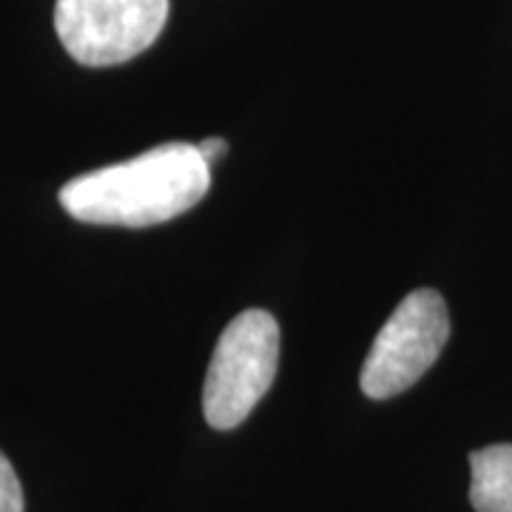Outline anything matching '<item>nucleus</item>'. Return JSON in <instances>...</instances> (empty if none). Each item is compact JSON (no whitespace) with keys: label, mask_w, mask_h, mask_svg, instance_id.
Here are the masks:
<instances>
[{"label":"nucleus","mask_w":512,"mask_h":512,"mask_svg":"<svg viewBox=\"0 0 512 512\" xmlns=\"http://www.w3.org/2000/svg\"><path fill=\"white\" fill-rule=\"evenodd\" d=\"M168 0H57L55 32L83 66H120L163 35Z\"/></svg>","instance_id":"obj_4"},{"label":"nucleus","mask_w":512,"mask_h":512,"mask_svg":"<svg viewBox=\"0 0 512 512\" xmlns=\"http://www.w3.org/2000/svg\"><path fill=\"white\" fill-rule=\"evenodd\" d=\"M470 501L476 512H512V444L470 453Z\"/></svg>","instance_id":"obj_5"},{"label":"nucleus","mask_w":512,"mask_h":512,"mask_svg":"<svg viewBox=\"0 0 512 512\" xmlns=\"http://www.w3.org/2000/svg\"><path fill=\"white\" fill-rule=\"evenodd\" d=\"M211 188V165L191 143H163L126 163L74 177L60 188L63 211L77 222L151 228L191 211Z\"/></svg>","instance_id":"obj_1"},{"label":"nucleus","mask_w":512,"mask_h":512,"mask_svg":"<svg viewBox=\"0 0 512 512\" xmlns=\"http://www.w3.org/2000/svg\"><path fill=\"white\" fill-rule=\"evenodd\" d=\"M450 339L447 302L433 288L410 291L376 333L362 365V393L367 399H393L410 390L439 362Z\"/></svg>","instance_id":"obj_3"},{"label":"nucleus","mask_w":512,"mask_h":512,"mask_svg":"<svg viewBox=\"0 0 512 512\" xmlns=\"http://www.w3.org/2000/svg\"><path fill=\"white\" fill-rule=\"evenodd\" d=\"M0 512H26L23 484L12 467V461L0 453Z\"/></svg>","instance_id":"obj_6"},{"label":"nucleus","mask_w":512,"mask_h":512,"mask_svg":"<svg viewBox=\"0 0 512 512\" xmlns=\"http://www.w3.org/2000/svg\"><path fill=\"white\" fill-rule=\"evenodd\" d=\"M279 370V322L248 308L222 330L202 384V413L214 430H234L254 413Z\"/></svg>","instance_id":"obj_2"},{"label":"nucleus","mask_w":512,"mask_h":512,"mask_svg":"<svg viewBox=\"0 0 512 512\" xmlns=\"http://www.w3.org/2000/svg\"><path fill=\"white\" fill-rule=\"evenodd\" d=\"M197 148H200V154L205 157V163L214 165V160H220L222 154L228 151V143L222 137H211V140H202Z\"/></svg>","instance_id":"obj_7"}]
</instances>
